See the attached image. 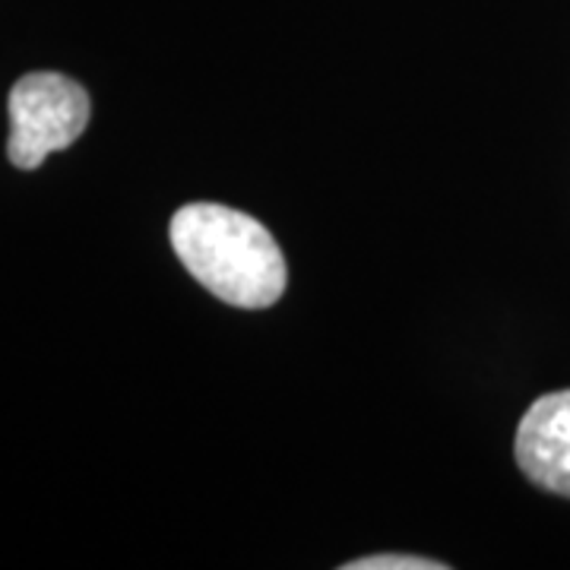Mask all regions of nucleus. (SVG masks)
Returning a JSON list of instances; mask_svg holds the SVG:
<instances>
[{
  "instance_id": "nucleus-1",
  "label": "nucleus",
  "mask_w": 570,
  "mask_h": 570,
  "mask_svg": "<svg viewBox=\"0 0 570 570\" xmlns=\"http://www.w3.org/2000/svg\"><path fill=\"white\" fill-rule=\"evenodd\" d=\"M168 235L184 269L225 305L257 311L283 298V250L254 216L223 204H187L171 216Z\"/></svg>"
},
{
  "instance_id": "nucleus-4",
  "label": "nucleus",
  "mask_w": 570,
  "mask_h": 570,
  "mask_svg": "<svg viewBox=\"0 0 570 570\" xmlns=\"http://www.w3.org/2000/svg\"><path fill=\"white\" fill-rule=\"evenodd\" d=\"M343 570H448V564L434 558H415V554H371V558L348 561Z\"/></svg>"
},
{
  "instance_id": "nucleus-3",
  "label": "nucleus",
  "mask_w": 570,
  "mask_h": 570,
  "mask_svg": "<svg viewBox=\"0 0 570 570\" xmlns=\"http://www.w3.org/2000/svg\"><path fill=\"white\" fill-rule=\"evenodd\" d=\"M513 450L532 485L570 498V390L549 393L527 409Z\"/></svg>"
},
{
  "instance_id": "nucleus-2",
  "label": "nucleus",
  "mask_w": 570,
  "mask_h": 570,
  "mask_svg": "<svg viewBox=\"0 0 570 570\" xmlns=\"http://www.w3.org/2000/svg\"><path fill=\"white\" fill-rule=\"evenodd\" d=\"M10 163L32 171L51 153L77 142L89 124L92 105L80 82L63 73H26L10 89Z\"/></svg>"
}]
</instances>
